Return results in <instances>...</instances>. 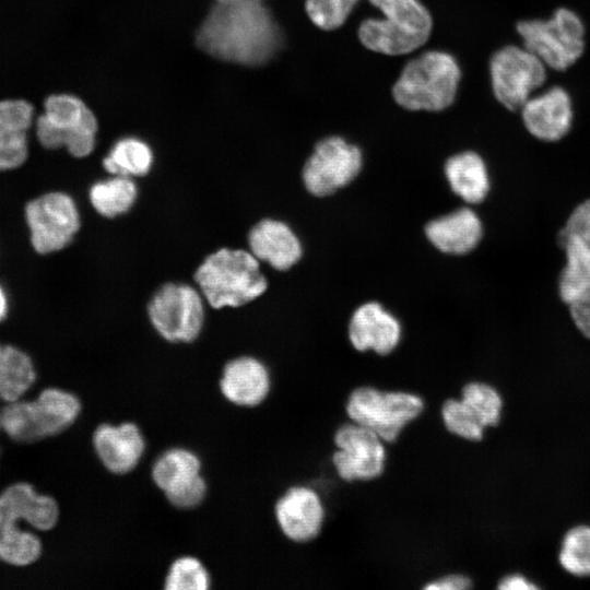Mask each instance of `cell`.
Segmentation results:
<instances>
[{
    "label": "cell",
    "mask_w": 590,
    "mask_h": 590,
    "mask_svg": "<svg viewBox=\"0 0 590 590\" xmlns=\"http://www.w3.org/2000/svg\"><path fill=\"white\" fill-rule=\"evenodd\" d=\"M196 44L217 60L259 67L281 48L282 34L261 0L215 2L197 31Z\"/></svg>",
    "instance_id": "obj_1"
},
{
    "label": "cell",
    "mask_w": 590,
    "mask_h": 590,
    "mask_svg": "<svg viewBox=\"0 0 590 590\" xmlns=\"http://www.w3.org/2000/svg\"><path fill=\"white\" fill-rule=\"evenodd\" d=\"M59 519L57 502L38 494L24 482L8 486L0 494V559L13 566H26L42 554V542L33 532L19 527L25 521L39 531L52 529Z\"/></svg>",
    "instance_id": "obj_2"
},
{
    "label": "cell",
    "mask_w": 590,
    "mask_h": 590,
    "mask_svg": "<svg viewBox=\"0 0 590 590\" xmlns=\"http://www.w3.org/2000/svg\"><path fill=\"white\" fill-rule=\"evenodd\" d=\"M194 281L215 309L240 307L264 293L267 279L259 260L248 250L221 248L198 267Z\"/></svg>",
    "instance_id": "obj_3"
},
{
    "label": "cell",
    "mask_w": 590,
    "mask_h": 590,
    "mask_svg": "<svg viewBox=\"0 0 590 590\" xmlns=\"http://www.w3.org/2000/svg\"><path fill=\"white\" fill-rule=\"evenodd\" d=\"M516 32L521 45L533 52L548 70L564 72L575 66L586 50V25L567 7L556 8L546 17L523 19Z\"/></svg>",
    "instance_id": "obj_4"
},
{
    "label": "cell",
    "mask_w": 590,
    "mask_h": 590,
    "mask_svg": "<svg viewBox=\"0 0 590 590\" xmlns=\"http://www.w3.org/2000/svg\"><path fill=\"white\" fill-rule=\"evenodd\" d=\"M460 75L451 55L427 51L404 67L393 86V97L406 109L441 110L453 102Z\"/></svg>",
    "instance_id": "obj_5"
},
{
    "label": "cell",
    "mask_w": 590,
    "mask_h": 590,
    "mask_svg": "<svg viewBox=\"0 0 590 590\" xmlns=\"http://www.w3.org/2000/svg\"><path fill=\"white\" fill-rule=\"evenodd\" d=\"M425 408V400L418 393L373 385L355 387L345 402L347 418L371 429L386 444L399 439L404 428L422 416Z\"/></svg>",
    "instance_id": "obj_6"
},
{
    "label": "cell",
    "mask_w": 590,
    "mask_h": 590,
    "mask_svg": "<svg viewBox=\"0 0 590 590\" xmlns=\"http://www.w3.org/2000/svg\"><path fill=\"white\" fill-rule=\"evenodd\" d=\"M381 19H367L358 28L362 44L385 55H403L422 46L432 31V17L418 0H369Z\"/></svg>",
    "instance_id": "obj_7"
},
{
    "label": "cell",
    "mask_w": 590,
    "mask_h": 590,
    "mask_svg": "<svg viewBox=\"0 0 590 590\" xmlns=\"http://www.w3.org/2000/svg\"><path fill=\"white\" fill-rule=\"evenodd\" d=\"M97 128L96 117L85 103L66 93L49 95L35 120L36 138L45 149L66 148L78 158L93 152Z\"/></svg>",
    "instance_id": "obj_8"
},
{
    "label": "cell",
    "mask_w": 590,
    "mask_h": 590,
    "mask_svg": "<svg viewBox=\"0 0 590 590\" xmlns=\"http://www.w3.org/2000/svg\"><path fill=\"white\" fill-rule=\"evenodd\" d=\"M547 71V67L521 44L503 46L489 60L493 94L506 109L519 111L524 102L544 86Z\"/></svg>",
    "instance_id": "obj_9"
},
{
    "label": "cell",
    "mask_w": 590,
    "mask_h": 590,
    "mask_svg": "<svg viewBox=\"0 0 590 590\" xmlns=\"http://www.w3.org/2000/svg\"><path fill=\"white\" fill-rule=\"evenodd\" d=\"M332 440L331 463L342 482L368 483L385 473L387 444L371 429L347 420L337 427Z\"/></svg>",
    "instance_id": "obj_10"
},
{
    "label": "cell",
    "mask_w": 590,
    "mask_h": 590,
    "mask_svg": "<svg viewBox=\"0 0 590 590\" xmlns=\"http://www.w3.org/2000/svg\"><path fill=\"white\" fill-rule=\"evenodd\" d=\"M203 298L201 292L189 284H164L149 302V319L166 341L190 343L203 327Z\"/></svg>",
    "instance_id": "obj_11"
},
{
    "label": "cell",
    "mask_w": 590,
    "mask_h": 590,
    "mask_svg": "<svg viewBox=\"0 0 590 590\" xmlns=\"http://www.w3.org/2000/svg\"><path fill=\"white\" fill-rule=\"evenodd\" d=\"M24 213L31 244L40 255L63 249L80 229L76 203L62 191H50L32 199L25 205Z\"/></svg>",
    "instance_id": "obj_12"
},
{
    "label": "cell",
    "mask_w": 590,
    "mask_h": 590,
    "mask_svg": "<svg viewBox=\"0 0 590 590\" xmlns=\"http://www.w3.org/2000/svg\"><path fill=\"white\" fill-rule=\"evenodd\" d=\"M361 168V150L340 137H329L316 145L307 160L303 180L311 194L324 197L350 184Z\"/></svg>",
    "instance_id": "obj_13"
},
{
    "label": "cell",
    "mask_w": 590,
    "mask_h": 590,
    "mask_svg": "<svg viewBox=\"0 0 590 590\" xmlns=\"http://www.w3.org/2000/svg\"><path fill=\"white\" fill-rule=\"evenodd\" d=\"M274 517L282 534L292 543L305 545L321 534L327 507L319 492L308 484L288 486L274 504Z\"/></svg>",
    "instance_id": "obj_14"
},
{
    "label": "cell",
    "mask_w": 590,
    "mask_h": 590,
    "mask_svg": "<svg viewBox=\"0 0 590 590\" xmlns=\"http://www.w3.org/2000/svg\"><path fill=\"white\" fill-rule=\"evenodd\" d=\"M526 130L535 139L557 142L568 134L574 122V103L562 85L541 88L519 109Z\"/></svg>",
    "instance_id": "obj_15"
},
{
    "label": "cell",
    "mask_w": 590,
    "mask_h": 590,
    "mask_svg": "<svg viewBox=\"0 0 590 590\" xmlns=\"http://www.w3.org/2000/svg\"><path fill=\"white\" fill-rule=\"evenodd\" d=\"M400 339L399 321L380 304L366 303L354 311L349 324V340L356 351L371 350L385 356L396 350Z\"/></svg>",
    "instance_id": "obj_16"
},
{
    "label": "cell",
    "mask_w": 590,
    "mask_h": 590,
    "mask_svg": "<svg viewBox=\"0 0 590 590\" xmlns=\"http://www.w3.org/2000/svg\"><path fill=\"white\" fill-rule=\"evenodd\" d=\"M93 446L103 465L115 474L132 471L140 462L145 441L133 423L101 424L93 434Z\"/></svg>",
    "instance_id": "obj_17"
},
{
    "label": "cell",
    "mask_w": 590,
    "mask_h": 590,
    "mask_svg": "<svg viewBox=\"0 0 590 590\" xmlns=\"http://www.w3.org/2000/svg\"><path fill=\"white\" fill-rule=\"evenodd\" d=\"M220 389L236 405L257 406L268 398L271 390L269 369L252 356L234 358L224 366Z\"/></svg>",
    "instance_id": "obj_18"
},
{
    "label": "cell",
    "mask_w": 590,
    "mask_h": 590,
    "mask_svg": "<svg viewBox=\"0 0 590 590\" xmlns=\"http://www.w3.org/2000/svg\"><path fill=\"white\" fill-rule=\"evenodd\" d=\"M34 125L33 105L21 98L0 101V170L20 167L28 157V130Z\"/></svg>",
    "instance_id": "obj_19"
},
{
    "label": "cell",
    "mask_w": 590,
    "mask_h": 590,
    "mask_svg": "<svg viewBox=\"0 0 590 590\" xmlns=\"http://www.w3.org/2000/svg\"><path fill=\"white\" fill-rule=\"evenodd\" d=\"M249 251L260 261L284 271L302 256V246L295 233L283 222L264 219L248 234Z\"/></svg>",
    "instance_id": "obj_20"
},
{
    "label": "cell",
    "mask_w": 590,
    "mask_h": 590,
    "mask_svg": "<svg viewBox=\"0 0 590 590\" xmlns=\"http://www.w3.org/2000/svg\"><path fill=\"white\" fill-rule=\"evenodd\" d=\"M425 233L429 241L440 251L464 255L473 250L483 234L479 216L469 208H462L430 221Z\"/></svg>",
    "instance_id": "obj_21"
},
{
    "label": "cell",
    "mask_w": 590,
    "mask_h": 590,
    "mask_svg": "<svg viewBox=\"0 0 590 590\" xmlns=\"http://www.w3.org/2000/svg\"><path fill=\"white\" fill-rule=\"evenodd\" d=\"M445 174L452 191L468 203L482 202L489 190L487 169L477 153L451 156L445 165Z\"/></svg>",
    "instance_id": "obj_22"
},
{
    "label": "cell",
    "mask_w": 590,
    "mask_h": 590,
    "mask_svg": "<svg viewBox=\"0 0 590 590\" xmlns=\"http://www.w3.org/2000/svg\"><path fill=\"white\" fill-rule=\"evenodd\" d=\"M566 263L558 279L560 299L570 305L590 293V247L576 235H568L560 244Z\"/></svg>",
    "instance_id": "obj_23"
},
{
    "label": "cell",
    "mask_w": 590,
    "mask_h": 590,
    "mask_svg": "<svg viewBox=\"0 0 590 590\" xmlns=\"http://www.w3.org/2000/svg\"><path fill=\"white\" fill-rule=\"evenodd\" d=\"M33 403L43 438L66 430L75 422L81 412V402L78 397L58 388L44 389Z\"/></svg>",
    "instance_id": "obj_24"
},
{
    "label": "cell",
    "mask_w": 590,
    "mask_h": 590,
    "mask_svg": "<svg viewBox=\"0 0 590 590\" xmlns=\"http://www.w3.org/2000/svg\"><path fill=\"white\" fill-rule=\"evenodd\" d=\"M153 160V151L145 141L125 137L114 143L103 160V167L116 176L143 177L151 170Z\"/></svg>",
    "instance_id": "obj_25"
},
{
    "label": "cell",
    "mask_w": 590,
    "mask_h": 590,
    "mask_svg": "<svg viewBox=\"0 0 590 590\" xmlns=\"http://www.w3.org/2000/svg\"><path fill=\"white\" fill-rule=\"evenodd\" d=\"M138 188L131 177L116 176L92 185L88 198L95 211L107 219L127 213L134 204Z\"/></svg>",
    "instance_id": "obj_26"
},
{
    "label": "cell",
    "mask_w": 590,
    "mask_h": 590,
    "mask_svg": "<svg viewBox=\"0 0 590 590\" xmlns=\"http://www.w3.org/2000/svg\"><path fill=\"white\" fill-rule=\"evenodd\" d=\"M199 457L184 448H172L163 452L153 463L152 479L156 486L167 493L200 475Z\"/></svg>",
    "instance_id": "obj_27"
},
{
    "label": "cell",
    "mask_w": 590,
    "mask_h": 590,
    "mask_svg": "<svg viewBox=\"0 0 590 590\" xmlns=\"http://www.w3.org/2000/svg\"><path fill=\"white\" fill-rule=\"evenodd\" d=\"M36 379L31 357L13 345H3L0 364V399L12 402L22 399Z\"/></svg>",
    "instance_id": "obj_28"
},
{
    "label": "cell",
    "mask_w": 590,
    "mask_h": 590,
    "mask_svg": "<svg viewBox=\"0 0 590 590\" xmlns=\"http://www.w3.org/2000/svg\"><path fill=\"white\" fill-rule=\"evenodd\" d=\"M459 398L486 427L498 425L503 413V398L498 390L484 381H469L460 389Z\"/></svg>",
    "instance_id": "obj_29"
},
{
    "label": "cell",
    "mask_w": 590,
    "mask_h": 590,
    "mask_svg": "<svg viewBox=\"0 0 590 590\" xmlns=\"http://www.w3.org/2000/svg\"><path fill=\"white\" fill-rule=\"evenodd\" d=\"M440 420L445 430L463 441H480L485 427L459 397H449L441 403Z\"/></svg>",
    "instance_id": "obj_30"
},
{
    "label": "cell",
    "mask_w": 590,
    "mask_h": 590,
    "mask_svg": "<svg viewBox=\"0 0 590 590\" xmlns=\"http://www.w3.org/2000/svg\"><path fill=\"white\" fill-rule=\"evenodd\" d=\"M558 560L560 566L574 576H590V526H577L567 531Z\"/></svg>",
    "instance_id": "obj_31"
},
{
    "label": "cell",
    "mask_w": 590,
    "mask_h": 590,
    "mask_svg": "<svg viewBox=\"0 0 590 590\" xmlns=\"http://www.w3.org/2000/svg\"><path fill=\"white\" fill-rule=\"evenodd\" d=\"M211 578L203 564L196 557L182 556L169 567L165 578L167 590H206Z\"/></svg>",
    "instance_id": "obj_32"
},
{
    "label": "cell",
    "mask_w": 590,
    "mask_h": 590,
    "mask_svg": "<svg viewBox=\"0 0 590 590\" xmlns=\"http://www.w3.org/2000/svg\"><path fill=\"white\" fill-rule=\"evenodd\" d=\"M358 0H306V12L318 27L330 31L342 25Z\"/></svg>",
    "instance_id": "obj_33"
},
{
    "label": "cell",
    "mask_w": 590,
    "mask_h": 590,
    "mask_svg": "<svg viewBox=\"0 0 590 590\" xmlns=\"http://www.w3.org/2000/svg\"><path fill=\"white\" fill-rule=\"evenodd\" d=\"M206 484L198 475L186 484L165 493L168 502L177 508L189 509L198 506L205 497Z\"/></svg>",
    "instance_id": "obj_34"
},
{
    "label": "cell",
    "mask_w": 590,
    "mask_h": 590,
    "mask_svg": "<svg viewBox=\"0 0 590 590\" xmlns=\"http://www.w3.org/2000/svg\"><path fill=\"white\" fill-rule=\"evenodd\" d=\"M576 235L590 247V199L579 203L559 231L558 245L568 236Z\"/></svg>",
    "instance_id": "obj_35"
},
{
    "label": "cell",
    "mask_w": 590,
    "mask_h": 590,
    "mask_svg": "<svg viewBox=\"0 0 590 590\" xmlns=\"http://www.w3.org/2000/svg\"><path fill=\"white\" fill-rule=\"evenodd\" d=\"M473 587V580L464 573H444L428 581L422 589L424 590H468Z\"/></svg>",
    "instance_id": "obj_36"
},
{
    "label": "cell",
    "mask_w": 590,
    "mask_h": 590,
    "mask_svg": "<svg viewBox=\"0 0 590 590\" xmlns=\"http://www.w3.org/2000/svg\"><path fill=\"white\" fill-rule=\"evenodd\" d=\"M568 309L577 329L590 339V293L568 305Z\"/></svg>",
    "instance_id": "obj_37"
},
{
    "label": "cell",
    "mask_w": 590,
    "mask_h": 590,
    "mask_svg": "<svg viewBox=\"0 0 590 590\" xmlns=\"http://www.w3.org/2000/svg\"><path fill=\"white\" fill-rule=\"evenodd\" d=\"M497 588L499 590H533L539 587L520 574H509L498 581Z\"/></svg>",
    "instance_id": "obj_38"
},
{
    "label": "cell",
    "mask_w": 590,
    "mask_h": 590,
    "mask_svg": "<svg viewBox=\"0 0 590 590\" xmlns=\"http://www.w3.org/2000/svg\"><path fill=\"white\" fill-rule=\"evenodd\" d=\"M8 310H9L8 295L4 288L2 287V285L0 284V321H2L7 317Z\"/></svg>",
    "instance_id": "obj_39"
},
{
    "label": "cell",
    "mask_w": 590,
    "mask_h": 590,
    "mask_svg": "<svg viewBox=\"0 0 590 590\" xmlns=\"http://www.w3.org/2000/svg\"><path fill=\"white\" fill-rule=\"evenodd\" d=\"M2 352H3V345L0 344V364H1V358H2Z\"/></svg>",
    "instance_id": "obj_40"
},
{
    "label": "cell",
    "mask_w": 590,
    "mask_h": 590,
    "mask_svg": "<svg viewBox=\"0 0 590 590\" xmlns=\"http://www.w3.org/2000/svg\"><path fill=\"white\" fill-rule=\"evenodd\" d=\"M232 1H236V0H215V2H232Z\"/></svg>",
    "instance_id": "obj_41"
}]
</instances>
